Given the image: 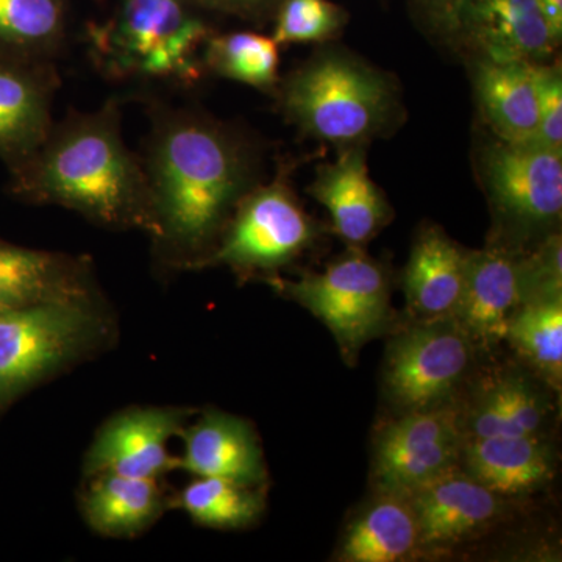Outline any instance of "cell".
Returning a JSON list of instances; mask_svg holds the SVG:
<instances>
[{
	"label": "cell",
	"instance_id": "obj_1",
	"mask_svg": "<svg viewBox=\"0 0 562 562\" xmlns=\"http://www.w3.org/2000/svg\"><path fill=\"white\" fill-rule=\"evenodd\" d=\"M160 235L176 266L203 268L247 192L261 181V155L239 128L191 106L151 103L140 155Z\"/></svg>",
	"mask_w": 562,
	"mask_h": 562
},
{
	"label": "cell",
	"instance_id": "obj_2",
	"mask_svg": "<svg viewBox=\"0 0 562 562\" xmlns=\"http://www.w3.org/2000/svg\"><path fill=\"white\" fill-rule=\"evenodd\" d=\"M10 191L24 202L60 205L110 227L160 235L143 157L122 136L117 98L70 111L27 160L10 171Z\"/></svg>",
	"mask_w": 562,
	"mask_h": 562
},
{
	"label": "cell",
	"instance_id": "obj_3",
	"mask_svg": "<svg viewBox=\"0 0 562 562\" xmlns=\"http://www.w3.org/2000/svg\"><path fill=\"white\" fill-rule=\"evenodd\" d=\"M277 105L302 135L336 149L366 146L402 120L401 92L384 70L325 46L280 79Z\"/></svg>",
	"mask_w": 562,
	"mask_h": 562
},
{
	"label": "cell",
	"instance_id": "obj_4",
	"mask_svg": "<svg viewBox=\"0 0 562 562\" xmlns=\"http://www.w3.org/2000/svg\"><path fill=\"white\" fill-rule=\"evenodd\" d=\"M195 0H117L88 27V54L105 79L194 87L206 76L202 55L213 35Z\"/></svg>",
	"mask_w": 562,
	"mask_h": 562
},
{
	"label": "cell",
	"instance_id": "obj_5",
	"mask_svg": "<svg viewBox=\"0 0 562 562\" xmlns=\"http://www.w3.org/2000/svg\"><path fill=\"white\" fill-rule=\"evenodd\" d=\"M268 281L331 331L346 360H355L390 324V276L364 249L349 247L322 272H303L297 280L273 276Z\"/></svg>",
	"mask_w": 562,
	"mask_h": 562
},
{
	"label": "cell",
	"instance_id": "obj_6",
	"mask_svg": "<svg viewBox=\"0 0 562 562\" xmlns=\"http://www.w3.org/2000/svg\"><path fill=\"white\" fill-rule=\"evenodd\" d=\"M321 232L281 168L244 195L203 268L228 266L239 276L273 273L312 249Z\"/></svg>",
	"mask_w": 562,
	"mask_h": 562
},
{
	"label": "cell",
	"instance_id": "obj_7",
	"mask_svg": "<svg viewBox=\"0 0 562 562\" xmlns=\"http://www.w3.org/2000/svg\"><path fill=\"white\" fill-rule=\"evenodd\" d=\"M98 331L90 292L0 313V408L76 358Z\"/></svg>",
	"mask_w": 562,
	"mask_h": 562
},
{
	"label": "cell",
	"instance_id": "obj_8",
	"mask_svg": "<svg viewBox=\"0 0 562 562\" xmlns=\"http://www.w3.org/2000/svg\"><path fill=\"white\" fill-rule=\"evenodd\" d=\"M475 344L453 317L417 321L390 342L384 392L398 413L453 403L471 372Z\"/></svg>",
	"mask_w": 562,
	"mask_h": 562
},
{
	"label": "cell",
	"instance_id": "obj_9",
	"mask_svg": "<svg viewBox=\"0 0 562 562\" xmlns=\"http://www.w3.org/2000/svg\"><path fill=\"white\" fill-rule=\"evenodd\" d=\"M480 169L492 209L513 236L554 232L562 214V150L495 138L484 146Z\"/></svg>",
	"mask_w": 562,
	"mask_h": 562
},
{
	"label": "cell",
	"instance_id": "obj_10",
	"mask_svg": "<svg viewBox=\"0 0 562 562\" xmlns=\"http://www.w3.org/2000/svg\"><path fill=\"white\" fill-rule=\"evenodd\" d=\"M464 439L460 406L454 402L401 413L376 435V487L408 497L417 487L460 465Z\"/></svg>",
	"mask_w": 562,
	"mask_h": 562
},
{
	"label": "cell",
	"instance_id": "obj_11",
	"mask_svg": "<svg viewBox=\"0 0 562 562\" xmlns=\"http://www.w3.org/2000/svg\"><path fill=\"white\" fill-rule=\"evenodd\" d=\"M452 36L494 61L549 63L560 46L539 0H460Z\"/></svg>",
	"mask_w": 562,
	"mask_h": 562
},
{
	"label": "cell",
	"instance_id": "obj_12",
	"mask_svg": "<svg viewBox=\"0 0 562 562\" xmlns=\"http://www.w3.org/2000/svg\"><path fill=\"white\" fill-rule=\"evenodd\" d=\"M184 419L187 413L177 408H133L117 414L91 443L85 472L161 479L179 468V458L169 453L168 443L183 430Z\"/></svg>",
	"mask_w": 562,
	"mask_h": 562
},
{
	"label": "cell",
	"instance_id": "obj_13",
	"mask_svg": "<svg viewBox=\"0 0 562 562\" xmlns=\"http://www.w3.org/2000/svg\"><path fill=\"white\" fill-rule=\"evenodd\" d=\"M420 552L446 550L487 530L501 519V497L473 480L460 465L449 469L408 495Z\"/></svg>",
	"mask_w": 562,
	"mask_h": 562
},
{
	"label": "cell",
	"instance_id": "obj_14",
	"mask_svg": "<svg viewBox=\"0 0 562 562\" xmlns=\"http://www.w3.org/2000/svg\"><path fill=\"white\" fill-rule=\"evenodd\" d=\"M308 194L327 209L333 231L350 249H364L394 217L382 188L371 179L368 147L339 150L316 169Z\"/></svg>",
	"mask_w": 562,
	"mask_h": 562
},
{
	"label": "cell",
	"instance_id": "obj_15",
	"mask_svg": "<svg viewBox=\"0 0 562 562\" xmlns=\"http://www.w3.org/2000/svg\"><path fill=\"white\" fill-rule=\"evenodd\" d=\"M55 61L0 58V160L9 171L38 149L54 125Z\"/></svg>",
	"mask_w": 562,
	"mask_h": 562
},
{
	"label": "cell",
	"instance_id": "obj_16",
	"mask_svg": "<svg viewBox=\"0 0 562 562\" xmlns=\"http://www.w3.org/2000/svg\"><path fill=\"white\" fill-rule=\"evenodd\" d=\"M520 251L506 246L468 250L464 284L453 319L476 349H494L505 341L509 321L519 308Z\"/></svg>",
	"mask_w": 562,
	"mask_h": 562
},
{
	"label": "cell",
	"instance_id": "obj_17",
	"mask_svg": "<svg viewBox=\"0 0 562 562\" xmlns=\"http://www.w3.org/2000/svg\"><path fill=\"white\" fill-rule=\"evenodd\" d=\"M460 413L464 438H514L543 435L552 403L530 373L501 369L476 384Z\"/></svg>",
	"mask_w": 562,
	"mask_h": 562
},
{
	"label": "cell",
	"instance_id": "obj_18",
	"mask_svg": "<svg viewBox=\"0 0 562 562\" xmlns=\"http://www.w3.org/2000/svg\"><path fill=\"white\" fill-rule=\"evenodd\" d=\"M180 436L183 454L179 468L192 475L216 476L250 487H260L268 479L260 442L241 417L210 409Z\"/></svg>",
	"mask_w": 562,
	"mask_h": 562
},
{
	"label": "cell",
	"instance_id": "obj_19",
	"mask_svg": "<svg viewBox=\"0 0 562 562\" xmlns=\"http://www.w3.org/2000/svg\"><path fill=\"white\" fill-rule=\"evenodd\" d=\"M460 468L506 501L542 490L553 479L554 454L543 435L465 438Z\"/></svg>",
	"mask_w": 562,
	"mask_h": 562
},
{
	"label": "cell",
	"instance_id": "obj_20",
	"mask_svg": "<svg viewBox=\"0 0 562 562\" xmlns=\"http://www.w3.org/2000/svg\"><path fill=\"white\" fill-rule=\"evenodd\" d=\"M541 63L479 58L473 87L495 138L527 143L538 136V70Z\"/></svg>",
	"mask_w": 562,
	"mask_h": 562
},
{
	"label": "cell",
	"instance_id": "obj_21",
	"mask_svg": "<svg viewBox=\"0 0 562 562\" xmlns=\"http://www.w3.org/2000/svg\"><path fill=\"white\" fill-rule=\"evenodd\" d=\"M468 250L438 227L424 228L406 265V302L416 321L452 317L464 284Z\"/></svg>",
	"mask_w": 562,
	"mask_h": 562
},
{
	"label": "cell",
	"instance_id": "obj_22",
	"mask_svg": "<svg viewBox=\"0 0 562 562\" xmlns=\"http://www.w3.org/2000/svg\"><path fill=\"white\" fill-rule=\"evenodd\" d=\"M87 292L85 269L72 258L0 241V313Z\"/></svg>",
	"mask_w": 562,
	"mask_h": 562
},
{
	"label": "cell",
	"instance_id": "obj_23",
	"mask_svg": "<svg viewBox=\"0 0 562 562\" xmlns=\"http://www.w3.org/2000/svg\"><path fill=\"white\" fill-rule=\"evenodd\" d=\"M419 528L408 498L392 492L362 506L339 542L344 562H398L420 554Z\"/></svg>",
	"mask_w": 562,
	"mask_h": 562
},
{
	"label": "cell",
	"instance_id": "obj_24",
	"mask_svg": "<svg viewBox=\"0 0 562 562\" xmlns=\"http://www.w3.org/2000/svg\"><path fill=\"white\" fill-rule=\"evenodd\" d=\"M165 494L158 480L117 473L91 476L83 495V514L92 530L122 538L138 535L160 517Z\"/></svg>",
	"mask_w": 562,
	"mask_h": 562
},
{
	"label": "cell",
	"instance_id": "obj_25",
	"mask_svg": "<svg viewBox=\"0 0 562 562\" xmlns=\"http://www.w3.org/2000/svg\"><path fill=\"white\" fill-rule=\"evenodd\" d=\"M66 31V0H0V58L55 61Z\"/></svg>",
	"mask_w": 562,
	"mask_h": 562
},
{
	"label": "cell",
	"instance_id": "obj_26",
	"mask_svg": "<svg viewBox=\"0 0 562 562\" xmlns=\"http://www.w3.org/2000/svg\"><path fill=\"white\" fill-rule=\"evenodd\" d=\"M279 47L271 35L258 32H214L203 49V69L273 95L281 79Z\"/></svg>",
	"mask_w": 562,
	"mask_h": 562
},
{
	"label": "cell",
	"instance_id": "obj_27",
	"mask_svg": "<svg viewBox=\"0 0 562 562\" xmlns=\"http://www.w3.org/2000/svg\"><path fill=\"white\" fill-rule=\"evenodd\" d=\"M536 376L560 390L562 380V297L520 303L506 339Z\"/></svg>",
	"mask_w": 562,
	"mask_h": 562
},
{
	"label": "cell",
	"instance_id": "obj_28",
	"mask_svg": "<svg viewBox=\"0 0 562 562\" xmlns=\"http://www.w3.org/2000/svg\"><path fill=\"white\" fill-rule=\"evenodd\" d=\"M177 505L194 522L220 530H238L260 519L265 501L258 487L216 476H198L180 492Z\"/></svg>",
	"mask_w": 562,
	"mask_h": 562
},
{
	"label": "cell",
	"instance_id": "obj_29",
	"mask_svg": "<svg viewBox=\"0 0 562 562\" xmlns=\"http://www.w3.org/2000/svg\"><path fill=\"white\" fill-rule=\"evenodd\" d=\"M349 13L331 0H283L272 21V38L279 46L325 44L338 38Z\"/></svg>",
	"mask_w": 562,
	"mask_h": 562
},
{
	"label": "cell",
	"instance_id": "obj_30",
	"mask_svg": "<svg viewBox=\"0 0 562 562\" xmlns=\"http://www.w3.org/2000/svg\"><path fill=\"white\" fill-rule=\"evenodd\" d=\"M520 299L522 302L562 297V241L553 232L535 249L519 257Z\"/></svg>",
	"mask_w": 562,
	"mask_h": 562
},
{
	"label": "cell",
	"instance_id": "obj_31",
	"mask_svg": "<svg viewBox=\"0 0 562 562\" xmlns=\"http://www.w3.org/2000/svg\"><path fill=\"white\" fill-rule=\"evenodd\" d=\"M538 136L536 140L562 150V74L560 65L541 63L538 70Z\"/></svg>",
	"mask_w": 562,
	"mask_h": 562
},
{
	"label": "cell",
	"instance_id": "obj_32",
	"mask_svg": "<svg viewBox=\"0 0 562 562\" xmlns=\"http://www.w3.org/2000/svg\"><path fill=\"white\" fill-rule=\"evenodd\" d=\"M205 11L228 14L250 24L265 25L273 21L283 0H195Z\"/></svg>",
	"mask_w": 562,
	"mask_h": 562
},
{
	"label": "cell",
	"instance_id": "obj_33",
	"mask_svg": "<svg viewBox=\"0 0 562 562\" xmlns=\"http://www.w3.org/2000/svg\"><path fill=\"white\" fill-rule=\"evenodd\" d=\"M414 3L432 29L447 36L453 35L460 0H414Z\"/></svg>",
	"mask_w": 562,
	"mask_h": 562
},
{
	"label": "cell",
	"instance_id": "obj_34",
	"mask_svg": "<svg viewBox=\"0 0 562 562\" xmlns=\"http://www.w3.org/2000/svg\"><path fill=\"white\" fill-rule=\"evenodd\" d=\"M547 20H549L550 27L554 38L561 44L562 40V0H539Z\"/></svg>",
	"mask_w": 562,
	"mask_h": 562
}]
</instances>
